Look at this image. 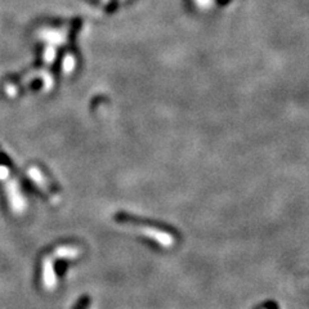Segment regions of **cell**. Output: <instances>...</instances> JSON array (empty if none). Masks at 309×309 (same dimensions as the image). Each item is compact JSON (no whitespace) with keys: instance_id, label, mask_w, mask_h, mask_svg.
<instances>
[{"instance_id":"obj_1","label":"cell","mask_w":309,"mask_h":309,"mask_svg":"<svg viewBox=\"0 0 309 309\" xmlns=\"http://www.w3.org/2000/svg\"><path fill=\"white\" fill-rule=\"evenodd\" d=\"M0 182L4 183V190H6L7 197H8L9 208L12 209V211L16 214H22L26 209V201L20 191L18 182L13 178L11 170L3 164H0Z\"/></svg>"},{"instance_id":"obj_2","label":"cell","mask_w":309,"mask_h":309,"mask_svg":"<svg viewBox=\"0 0 309 309\" xmlns=\"http://www.w3.org/2000/svg\"><path fill=\"white\" fill-rule=\"evenodd\" d=\"M121 224L126 227V228H133V229H135V231L140 232L142 235L147 236V237L152 238V240H156L158 242H160L161 245L172 244V237H170L168 233H165V232L149 228V227H146V226H139V224L131 223V222H128V220H125V219L121 220Z\"/></svg>"},{"instance_id":"obj_3","label":"cell","mask_w":309,"mask_h":309,"mask_svg":"<svg viewBox=\"0 0 309 309\" xmlns=\"http://www.w3.org/2000/svg\"><path fill=\"white\" fill-rule=\"evenodd\" d=\"M27 177L31 179V181L35 183L36 186H38L40 190L43 191V192L47 195L49 199L52 200L53 202H58L60 201V197H58V195L57 193L53 192V190L51 188V186H49V183H48L47 178H45V176L43 174V172L40 169H39L38 167H31L27 169Z\"/></svg>"},{"instance_id":"obj_4","label":"cell","mask_w":309,"mask_h":309,"mask_svg":"<svg viewBox=\"0 0 309 309\" xmlns=\"http://www.w3.org/2000/svg\"><path fill=\"white\" fill-rule=\"evenodd\" d=\"M43 286L48 291H53L57 286V276L52 255L45 256L43 260Z\"/></svg>"},{"instance_id":"obj_5","label":"cell","mask_w":309,"mask_h":309,"mask_svg":"<svg viewBox=\"0 0 309 309\" xmlns=\"http://www.w3.org/2000/svg\"><path fill=\"white\" fill-rule=\"evenodd\" d=\"M69 35V31L62 30V29H44L39 33V38L44 40L49 45H63Z\"/></svg>"},{"instance_id":"obj_6","label":"cell","mask_w":309,"mask_h":309,"mask_svg":"<svg viewBox=\"0 0 309 309\" xmlns=\"http://www.w3.org/2000/svg\"><path fill=\"white\" fill-rule=\"evenodd\" d=\"M81 254V250L77 246H58L53 253V258L57 259H76Z\"/></svg>"},{"instance_id":"obj_7","label":"cell","mask_w":309,"mask_h":309,"mask_svg":"<svg viewBox=\"0 0 309 309\" xmlns=\"http://www.w3.org/2000/svg\"><path fill=\"white\" fill-rule=\"evenodd\" d=\"M75 66H76V60L72 54L67 53L65 56L62 61V70L65 75H70L75 70Z\"/></svg>"},{"instance_id":"obj_8","label":"cell","mask_w":309,"mask_h":309,"mask_svg":"<svg viewBox=\"0 0 309 309\" xmlns=\"http://www.w3.org/2000/svg\"><path fill=\"white\" fill-rule=\"evenodd\" d=\"M57 57V49L54 45L47 44L44 49V53H43V61L45 62V65H53L54 60Z\"/></svg>"},{"instance_id":"obj_9","label":"cell","mask_w":309,"mask_h":309,"mask_svg":"<svg viewBox=\"0 0 309 309\" xmlns=\"http://www.w3.org/2000/svg\"><path fill=\"white\" fill-rule=\"evenodd\" d=\"M6 93L8 97H11V98H13V97H16L18 93V86L13 85V84H8V85H6Z\"/></svg>"}]
</instances>
